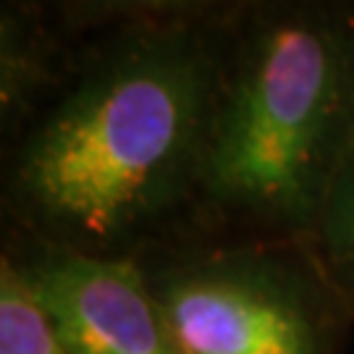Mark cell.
<instances>
[{"label": "cell", "instance_id": "cell-1", "mask_svg": "<svg viewBox=\"0 0 354 354\" xmlns=\"http://www.w3.org/2000/svg\"><path fill=\"white\" fill-rule=\"evenodd\" d=\"M221 79L189 26L118 39L29 131L16 200L64 247L111 254L197 189Z\"/></svg>", "mask_w": 354, "mask_h": 354}, {"label": "cell", "instance_id": "cell-5", "mask_svg": "<svg viewBox=\"0 0 354 354\" xmlns=\"http://www.w3.org/2000/svg\"><path fill=\"white\" fill-rule=\"evenodd\" d=\"M310 254L344 302L354 307V142L330 178L315 223L307 234Z\"/></svg>", "mask_w": 354, "mask_h": 354}, {"label": "cell", "instance_id": "cell-4", "mask_svg": "<svg viewBox=\"0 0 354 354\" xmlns=\"http://www.w3.org/2000/svg\"><path fill=\"white\" fill-rule=\"evenodd\" d=\"M13 268L68 354H187L134 260L53 244Z\"/></svg>", "mask_w": 354, "mask_h": 354}, {"label": "cell", "instance_id": "cell-6", "mask_svg": "<svg viewBox=\"0 0 354 354\" xmlns=\"http://www.w3.org/2000/svg\"><path fill=\"white\" fill-rule=\"evenodd\" d=\"M0 354H68L11 260L0 266Z\"/></svg>", "mask_w": 354, "mask_h": 354}, {"label": "cell", "instance_id": "cell-3", "mask_svg": "<svg viewBox=\"0 0 354 354\" xmlns=\"http://www.w3.org/2000/svg\"><path fill=\"white\" fill-rule=\"evenodd\" d=\"M187 354H336L349 304L313 254L239 247L147 270Z\"/></svg>", "mask_w": 354, "mask_h": 354}, {"label": "cell", "instance_id": "cell-2", "mask_svg": "<svg viewBox=\"0 0 354 354\" xmlns=\"http://www.w3.org/2000/svg\"><path fill=\"white\" fill-rule=\"evenodd\" d=\"M354 142V24L276 13L223 68L197 192L241 223L310 234Z\"/></svg>", "mask_w": 354, "mask_h": 354}]
</instances>
